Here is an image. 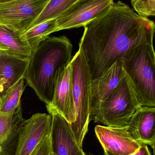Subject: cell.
<instances>
[{
	"instance_id": "cell-1",
	"label": "cell",
	"mask_w": 155,
	"mask_h": 155,
	"mask_svg": "<svg viewBox=\"0 0 155 155\" xmlns=\"http://www.w3.org/2000/svg\"><path fill=\"white\" fill-rule=\"evenodd\" d=\"M79 49L92 80L98 78L130 50L153 44L154 22L138 15L122 1L84 26Z\"/></svg>"
},
{
	"instance_id": "cell-2",
	"label": "cell",
	"mask_w": 155,
	"mask_h": 155,
	"mask_svg": "<svg viewBox=\"0 0 155 155\" xmlns=\"http://www.w3.org/2000/svg\"><path fill=\"white\" fill-rule=\"evenodd\" d=\"M72 45L66 36H49L32 52L25 74L26 84L38 98L50 106L57 70L72 61Z\"/></svg>"
},
{
	"instance_id": "cell-3",
	"label": "cell",
	"mask_w": 155,
	"mask_h": 155,
	"mask_svg": "<svg viewBox=\"0 0 155 155\" xmlns=\"http://www.w3.org/2000/svg\"><path fill=\"white\" fill-rule=\"evenodd\" d=\"M142 106L155 107V54L153 44L136 46L121 59Z\"/></svg>"
},
{
	"instance_id": "cell-4",
	"label": "cell",
	"mask_w": 155,
	"mask_h": 155,
	"mask_svg": "<svg viewBox=\"0 0 155 155\" xmlns=\"http://www.w3.org/2000/svg\"><path fill=\"white\" fill-rule=\"evenodd\" d=\"M72 79V99L74 122L71 126L77 144L83 142L90 123L92 78L84 56L79 49L71 63Z\"/></svg>"
},
{
	"instance_id": "cell-5",
	"label": "cell",
	"mask_w": 155,
	"mask_h": 155,
	"mask_svg": "<svg viewBox=\"0 0 155 155\" xmlns=\"http://www.w3.org/2000/svg\"><path fill=\"white\" fill-rule=\"evenodd\" d=\"M141 107L139 98L125 72L118 85L101 103L92 121L110 127H128L131 117Z\"/></svg>"
},
{
	"instance_id": "cell-6",
	"label": "cell",
	"mask_w": 155,
	"mask_h": 155,
	"mask_svg": "<svg viewBox=\"0 0 155 155\" xmlns=\"http://www.w3.org/2000/svg\"><path fill=\"white\" fill-rule=\"evenodd\" d=\"M50 0H13L0 4V25L21 34L31 27Z\"/></svg>"
},
{
	"instance_id": "cell-7",
	"label": "cell",
	"mask_w": 155,
	"mask_h": 155,
	"mask_svg": "<svg viewBox=\"0 0 155 155\" xmlns=\"http://www.w3.org/2000/svg\"><path fill=\"white\" fill-rule=\"evenodd\" d=\"M114 4L113 0H77L56 18L57 31L84 27L106 13Z\"/></svg>"
},
{
	"instance_id": "cell-8",
	"label": "cell",
	"mask_w": 155,
	"mask_h": 155,
	"mask_svg": "<svg viewBox=\"0 0 155 155\" xmlns=\"http://www.w3.org/2000/svg\"><path fill=\"white\" fill-rule=\"evenodd\" d=\"M52 117L37 113L25 120L20 129L14 155H32L37 146L50 136Z\"/></svg>"
},
{
	"instance_id": "cell-9",
	"label": "cell",
	"mask_w": 155,
	"mask_h": 155,
	"mask_svg": "<svg viewBox=\"0 0 155 155\" xmlns=\"http://www.w3.org/2000/svg\"><path fill=\"white\" fill-rule=\"evenodd\" d=\"M52 117L50 138L52 155H83L68 121L54 108L46 105Z\"/></svg>"
},
{
	"instance_id": "cell-10",
	"label": "cell",
	"mask_w": 155,
	"mask_h": 155,
	"mask_svg": "<svg viewBox=\"0 0 155 155\" xmlns=\"http://www.w3.org/2000/svg\"><path fill=\"white\" fill-rule=\"evenodd\" d=\"M95 132L103 150L114 155L133 154L143 145L132 137L128 132V127L96 125Z\"/></svg>"
},
{
	"instance_id": "cell-11",
	"label": "cell",
	"mask_w": 155,
	"mask_h": 155,
	"mask_svg": "<svg viewBox=\"0 0 155 155\" xmlns=\"http://www.w3.org/2000/svg\"><path fill=\"white\" fill-rule=\"evenodd\" d=\"M50 106L54 108L72 125L74 122L72 99V79L71 64L57 70L53 95Z\"/></svg>"
},
{
	"instance_id": "cell-12",
	"label": "cell",
	"mask_w": 155,
	"mask_h": 155,
	"mask_svg": "<svg viewBox=\"0 0 155 155\" xmlns=\"http://www.w3.org/2000/svg\"><path fill=\"white\" fill-rule=\"evenodd\" d=\"M125 74L121 60L116 62L100 77L92 80L90 121L97 114L99 107L118 85Z\"/></svg>"
},
{
	"instance_id": "cell-13",
	"label": "cell",
	"mask_w": 155,
	"mask_h": 155,
	"mask_svg": "<svg viewBox=\"0 0 155 155\" xmlns=\"http://www.w3.org/2000/svg\"><path fill=\"white\" fill-rule=\"evenodd\" d=\"M155 107H139L133 115L128 126V131L135 141L150 146L154 152Z\"/></svg>"
},
{
	"instance_id": "cell-14",
	"label": "cell",
	"mask_w": 155,
	"mask_h": 155,
	"mask_svg": "<svg viewBox=\"0 0 155 155\" xmlns=\"http://www.w3.org/2000/svg\"><path fill=\"white\" fill-rule=\"evenodd\" d=\"M24 121L21 104L14 113L0 114V155H14Z\"/></svg>"
},
{
	"instance_id": "cell-15",
	"label": "cell",
	"mask_w": 155,
	"mask_h": 155,
	"mask_svg": "<svg viewBox=\"0 0 155 155\" xmlns=\"http://www.w3.org/2000/svg\"><path fill=\"white\" fill-rule=\"evenodd\" d=\"M29 61L4 54L0 58V97L24 78Z\"/></svg>"
},
{
	"instance_id": "cell-16",
	"label": "cell",
	"mask_w": 155,
	"mask_h": 155,
	"mask_svg": "<svg viewBox=\"0 0 155 155\" xmlns=\"http://www.w3.org/2000/svg\"><path fill=\"white\" fill-rule=\"evenodd\" d=\"M0 51L4 54L26 61H29L32 53L21 33L2 25H0Z\"/></svg>"
},
{
	"instance_id": "cell-17",
	"label": "cell",
	"mask_w": 155,
	"mask_h": 155,
	"mask_svg": "<svg viewBox=\"0 0 155 155\" xmlns=\"http://www.w3.org/2000/svg\"><path fill=\"white\" fill-rule=\"evenodd\" d=\"M57 31L56 19L49 20L31 27L22 34V37L26 42L32 51L50 34Z\"/></svg>"
},
{
	"instance_id": "cell-18",
	"label": "cell",
	"mask_w": 155,
	"mask_h": 155,
	"mask_svg": "<svg viewBox=\"0 0 155 155\" xmlns=\"http://www.w3.org/2000/svg\"><path fill=\"white\" fill-rule=\"evenodd\" d=\"M25 87L24 78H23L0 97V114H5L15 112L21 104V97Z\"/></svg>"
},
{
	"instance_id": "cell-19",
	"label": "cell",
	"mask_w": 155,
	"mask_h": 155,
	"mask_svg": "<svg viewBox=\"0 0 155 155\" xmlns=\"http://www.w3.org/2000/svg\"><path fill=\"white\" fill-rule=\"evenodd\" d=\"M77 1L50 0L38 18L33 23L30 28L46 21L56 19L61 16Z\"/></svg>"
},
{
	"instance_id": "cell-20",
	"label": "cell",
	"mask_w": 155,
	"mask_h": 155,
	"mask_svg": "<svg viewBox=\"0 0 155 155\" xmlns=\"http://www.w3.org/2000/svg\"><path fill=\"white\" fill-rule=\"evenodd\" d=\"M134 10L142 17L154 16L155 0H130Z\"/></svg>"
},
{
	"instance_id": "cell-21",
	"label": "cell",
	"mask_w": 155,
	"mask_h": 155,
	"mask_svg": "<svg viewBox=\"0 0 155 155\" xmlns=\"http://www.w3.org/2000/svg\"><path fill=\"white\" fill-rule=\"evenodd\" d=\"M32 155H52L50 135L38 144Z\"/></svg>"
},
{
	"instance_id": "cell-22",
	"label": "cell",
	"mask_w": 155,
	"mask_h": 155,
	"mask_svg": "<svg viewBox=\"0 0 155 155\" xmlns=\"http://www.w3.org/2000/svg\"><path fill=\"white\" fill-rule=\"evenodd\" d=\"M104 155H114L111 153H109L108 151L103 150ZM130 155H152L150 150L148 148V146L146 145H143L140 147V149L134 153L133 154Z\"/></svg>"
},
{
	"instance_id": "cell-23",
	"label": "cell",
	"mask_w": 155,
	"mask_h": 155,
	"mask_svg": "<svg viewBox=\"0 0 155 155\" xmlns=\"http://www.w3.org/2000/svg\"><path fill=\"white\" fill-rule=\"evenodd\" d=\"M12 1H13V0H0V4L8 2H11Z\"/></svg>"
},
{
	"instance_id": "cell-24",
	"label": "cell",
	"mask_w": 155,
	"mask_h": 155,
	"mask_svg": "<svg viewBox=\"0 0 155 155\" xmlns=\"http://www.w3.org/2000/svg\"><path fill=\"white\" fill-rule=\"evenodd\" d=\"M4 54L2 51H0V58H1Z\"/></svg>"
},
{
	"instance_id": "cell-25",
	"label": "cell",
	"mask_w": 155,
	"mask_h": 155,
	"mask_svg": "<svg viewBox=\"0 0 155 155\" xmlns=\"http://www.w3.org/2000/svg\"><path fill=\"white\" fill-rule=\"evenodd\" d=\"M83 155H87V154H86L85 153H83Z\"/></svg>"
}]
</instances>
